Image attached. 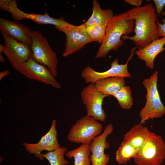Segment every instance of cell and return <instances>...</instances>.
<instances>
[{
	"instance_id": "obj_25",
	"label": "cell",
	"mask_w": 165,
	"mask_h": 165,
	"mask_svg": "<svg viewBox=\"0 0 165 165\" xmlns=\"http://www.w3.org/2000/svg\"><path fill=\"white\" fill-rule=\"evenodd\" d=\"M85 26L87 33L92 41L101 43L104 39L106 28L96 24Z\"/></svg>"
},
{
	"instance_id": "obj_9",
	"label": "cell",
	"mask_w": 165,
	"mask_h": 165,
	"mask_svg": "<svg viewBox=\"0 0 165 165\" xmlns=\"http://www.w3.org/2000/svg\"><path fill=\"white\" fill-rule=\"evenodd\" d=\"M3 38L5 50L4 53L11 65L17 71L19 67L32 58L30 46L1 33Z\"/></svg>"
},
{
	"instance_id": "obj_30",
	"label": "cell",
	"mask_w": 165,
	"mask_h": 165,
	"mask_svg": "<svg viewBox=\"0 0 165 165\" xmlns=\"http://www.w3.org/2000/svg\"><path fill=\"white\" fill-rule=\"evenodd\" d=\"M0 61L2 63H4L5 62V60L4 56L1 53H0Z\"/></svg>"
},
{
	"instance_id": "obj_15",
	"label": "cell",
	"mask_w": 165,
	"mask_h": 165,
	"mask_svg": "<svg viewBox=\"0 0 165 165\" xmlns=\"http://www.w3.org/2000/svg\"><path fill=\"white\" fill-rule=\"evenodd\" d=\"M165 38L153 41L150 44L135 51L138 58L145 62L146 66L151 69L154 67V60L156 56L164 51Z\"/></svg>"
},
{
	"instance_id": "obj_14",
	"label": "cell",
	"mask_w": 165,
	"mask_h": 165,
	"mask_svg": "<svg viewBox=\"0 0 165 165\" xmlns=\"http://www.w3.org/2000/svg\"><path fill=\"white\" fill-rule=\"evenodd\" d=\"M1 33L6 34L10 37L30 46L31 42L32 30L24 24L16 20H10L0 18Z\"/></svg>"
},
{
	"instance_id": "obj_26",
	"label": "cell",
	"mask_w": 165,
	"mask_h": 165,
	"mask_svg": "<svg viewBox=\"0 0 165 165\" xmlns=\"http://www.w3.org/2000/svg\"><path fill=\"white\" fill-rule=\"evenodd\" d=\"M161 14L165 17V11H163ZM162 21L163 22V24L160 23L157 19L156 20L158 35L159 37L163 36L165 38V18H163Z\"/></svg>"
},
{
	"instance_id": "obj_7",
	"label": "cell",
	"mask_w": 165,
	"mask_h": 165,
	"mask_svg": "<svg viewBox=\"0 0 165 165\" xmlns=\"http://www.w3.org/2000/svg\"><path fill=\"white\" fill-rule=\"evenodd\" d=\"M82 103L85 105L86 116L98 121L105 122L106 114L103 108L104 99L109 96L99 92L94 83H90L83 88L80 93Z\"/></svg>"
},
{
	"instance_id": "obj_21",
	"label": "cell",
	"mask_w": 165,
	"mask_h": 165,
	"mask_svg": "<svg viewBox=\"0 0 165 165\" xmlns=\"http://www.w3.org/2000/svg\"><path fill=\"white\" fill-rule=\"evenodd\" d=\"M138 150L123 141L116 151V160L119 164L127 163L131 159L136 156Z\"/></svg>"
},
{
	"instance_id": "obj_24",
	"label": "cell",
	"mask_w": 165,
	"mask_h": 165,
	"mask_svg": "<svg viewBox=\"0 0 165 165\" xmlns=\"http://www.w3.org/2000/svg\"><path fill=\"white\" fill-rule=\"evenodd\" d=\"M158 72V71H155L149 78L143 81V84L147 91L146 101L153 100L159 94L157 86Z\"/></svg>"
},
{
	"instance_id": "obj_16",
	"label": "cell",
	"mask_w": 165,
	"mask_h": 165,
	"mask_svg": "<svg viewBox=\"0 0 165 165\" xmlns=\"http://www.w3.org/2000/svg\"><path fill=\"white\" fill-rule=\"evenodd\" d=\"M165 114V107L159 95L153 100L146 101L144 107L139 113L141 123L143 124L150 119H153L161 117Z\"/></svg>"
},
{
	"instance_id": "obj_28",
	"label": "cell",
	"mask_w": 165,
	"mask_h": 165,
	"mask_svg": "<svg viewBox=\"0 0 165 165\" xmlns=\"http://www.w3.org/2000/svg\"><path fill=\"white\" fill-rule=\"evenodd\" d=\"M127 3L136 7L141 6L143 2L142 0H125Z\"/></svg>"
},
{
	"instance_id": "obj_13",
	"label": "cell",
	"mask_w": 165,
	"mask_h": 165,
	"mask_svg": "<svg viewBox=\"0 0 165 165\" xmlns=\"http://www.w3.org/2000/svg\"><path fill=\"white\" fill-rule=\"evenodd\" d=\"M57 121L52 120L49 130L36 143H23L22 145L26 150L31 154H34L40 159L41 152L46 150L48 152L53 151L61 147L57 140V131L56 130Z\"/></svg>"
},
{
	"instance_id": "obj_12",
	"label": "cell",
	"mask_w": 165,
	"mask_h": 165,
	"mask_svg": "<svg viewBox=\"0 0 165 165\" xmlns=\"http://www.w3.org/2000/svg\"><path fill=\"white\" fill-rule=\"evenodd\" d=\"M113 130V125L108 124L103 132L90 144L91 165H107L108 163L110 156L105 153V151L109 147L110 145L106 139Z\"/></svg>"
},
{
	"instance_id": "obj_22",
	"label": "cell",
	"mask_w": 165,
	"mask_h": 165,
	"mask_svg": "<svg viewBox=\"0 0 165 165\" xmlns=\"http://www.w3.org/2000/svg\"><path fill=\"white\" fill-rule=\"evenodd\" d=\"M67 151V148L66 147H61L46 154H42L40 160H42L44 158H46L51 165H67L69 162L64 158V155Z\"/></svg>"
},
{
	"instance_id": "obj_4",
	"label": "cell",
	"mask_w": 165,
	"mask_h": 165,
	"mask_svg": "<svg viewBox=\"0 0 165 165\" xmlns=\"http://www.w3.org/2000/svg\"><path fill=\"white\" fill-rule=\"evenodd\" d=\"M30 46L33 59L49 68L56 77L58 61L56 54L51 48L48 40L38 31L32 30Z\"/></svg>"
},
{
	"instance_id": "obj_23",
	"label": "cell",
	"mask_w": 165,
	"mask_h": 165,
	"mask_svg": "<svg viewBox=\"0 0 165 165\" xmlns=\"http://www.w3.org/2000/svg\"><path fill=\"white\" fill-rule=\"evenodd\" d=\"M112 96L116 98L119 104L123 109H130L133 105V100L129 86H124Z\"/></svg>"
},
{
	"instance_id": "obj_1",
	"label": "cell",
	"mask_w": 165,
	"mask_h": 165,
	"mask_svg": "<svg viewBox=\"0 0 165 165\" xmlns=\"http://www.w3.org/2000/svg\"><path fill=\"white\" fill-rule=\"evenodd\" d=\"M152 3L133 7L127 12V20H134L135 34L129 36L123 35V40L130 39L139 48H142L159 38L156 23L157 14Z\"/></svg>"
},
{
	"instance_id": "obj_11",
	"label": "cell",
	"mask_w": 165,
	"mask_h": 165,
	"mask_svg": "<svg viewBox=\"0 0 165 165\" xmlns=\"http://www.w3.org/2000/svg\"><path fill=\"white\" fill-rule=\"evenodd\" d=\"M17 71L29 79L50 85L56 89L61 88V85L56 79L50 69L38 63L32 58L22 64Z\"/></svg>"
},
{
	"instance_id": "obj_8",
	"label": "cell",
	"mask_w": 165,
	"mask_h": 165,
	"mask_svg": "<svg viewBox=\"0 0 165 165\" xmlns=\"http://www.w3.org/2000/svg\"><path fill=\"white\" fill-rule=\"evenodd\" d=\"M138 48L135 47L131 49L130 55L125 64H119V59L116 58L111 62L110 68L107 71L102 72L96 71L91 67L88 66L82 70L81 74L82 78L86 83H94L99 80L109 77H130L131 75L128 71V64L132 58L135 50Z\"/></svg>"
},
{
	"instance_id": "obj_2",
	"label": "cell",
	"mask_w": 165,
	"mask_h": 165,
	"mask_svg": "<svg viewBox=\"0 0 165 165\" xmlns=\"http://www.w3.org/2000/svg\"><path fill=\"white\" fill-rule=\"evenodd\" d=\"M134 20H127V12L114 15L106 27L104 39L95 55L96 59L105 58L112 50H116L123 43V35H127L134 30Z\"/></svg>"
},
{
	"instance_id": "obj_29",
	"label": "cell",
	"mask_w": 165,
	"mask_h": 165,
	"mask_svg": "<svg viewBox=\"0 0 165 165\" xmlns=\"http://www.w3.org/2000/svg\"><path fill=\"white\" fill-rule=\"evenodd\" d=\"M10 73L9 71L6 70L0 72V80H1L3 78L7 76Z\"/></svg>"
},
{
	"instance_id": "obj_20",
	"label": "cell",
	"mask_w": 165,
	"mask_h": 165,
	"mask_svg": "<svg viewBox=\"0 0 165 165\" xmlns=\"http://www.w3.org/2000/svg\"><path fill=\"white\" fill-rule=\"evenodd\" d=\"M90 154L89 144H82L75 149L67 151L65 155L69 159L74 158V165H91Z\"/></svg>"
},
{
	"instance_id": "obj_19",
	"label": "cell",
	"mask_w": 165,
	"mask_h": 165,
	"mask_svg": "<svg viewBox=\"0 0 165 165\" xmlns=\"http://www.w3.org/2000/svg\"><path fill=\"white\" fill-rule=\"evenodd\" d=\"M94 84L96 88L100 92L112 96L125 85V80L122 77H111L99 80Z\"/></svg>"
},
{
	"instance_id": "obj_18",
	"label": "cell",
	"mask_w": 165,
	"mask_h": 165,
	"mask_svg": "<svg viewBox=\"0 0 165 165\" xmlns=\"http://www.w3.org/2000/svg\"><path fill=\"white\" fill-rule=\"evenodd\" d=\"M92 13L90 18L84 24L85 26L96 24L106 28L114 14L110 9H102L97 0L92 2Z\"/></svg>"
},
{
	"instance_id": "obj_3",
	"label": "cell",
	"mask_w": 165,
	"mask_h": 165,
	"mask_svg": "<svg viewBox=\"0 0 165 165\" xmlns=\"http://www.w3.org/2000/svg\"><path fill=\"white\" fill-rule=\"evenodd\" d=\"M133 159L137 165H161L165 159V142L162 137L151 131Z\"/></svg>"
},
{
	"instance_id": "obj_6",
	"label": "cell",
	"mask_w": 165,
	"mask_h": 165,
	"mask_svg": "<svg viewBox=\"0 0 165 165\" xmlns=\"http://www.w3.org/2000/svg\"><path fill=\"white\" fill-rule=\"evenodd\" d=\"M0 8L2 10L10 12L15 20L30 19L38 24L53 25L60 31L69 24L63 16L58 18H53L46 11L44 14L26 13L18 8L15 0H0Z\"/></svg>"
},
{
	"instance_id": "obj_10",
	"label": "cell",
	"mask_w": 165,
	"mask_h": 165,
	"mask_svg": "<svg viewBox=\"0 0 165 165\" xmlns=\"http://www.w3.org/2000/svg\"><path fill=\"white\" fill-rule=\"evenodd\" d=\"M61 31L65 35L64 50L63 56L66 57L80 50L92 42L88 35L84 24L79 26L70 23L63 28Z\"/></svg>"
},
{
	"instance_id": "obj_5",
	"label": "cell",
	"mask_w": 165,
	"mask_h": 165,
	"mask_svg": "<svg viewBox=\"0 0 165 165\" xmlns=\"http://www.w3.org/2000/svg\"><path fill=\"white\" fill-rule=\"evenodd\" d=\"M102 124L93 117L85 116L72 126L67 138L69 141L82 144H90L101 134Z\"/></svg>"
},
{
	"instance_id": "obj_17",
	"label": "cell",
	"mask_w": 165,
	"mask_h": 165,
	"mask_svg": "<svg viewBox=\"0 0 165 165\" xmlns=\"http://www.w3.org/2000/svg\"><path fill=\"white\" fill-rule=\"evenodd\" d=\"M151 131L141 124L134 125L123 136V141L139 150L148 138Z\"/></svg>"
},
{
	"instance_id": "obj_27",
	"label": "cell",
	"mask_w": 165,
	"mask_h": 165,
	"mask_svg": "<svg viewBox=\"0 0 165 165\" xmlns=\"http://www.w3.org/2000/svg\"><path fill=\"white\" fill-rule=\"evenodd\" d=\"M153 1L156 6V13L159 16L163 12L165 6V0H153Z\"/></svg>"
}]
</instances>
